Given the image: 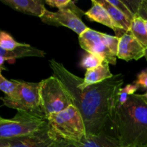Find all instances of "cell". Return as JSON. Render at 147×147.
I'll return each mask as SVG.
<instances>
[{"instance_id":"1","label":"cell","mask_w":147,"mask_h":147,"mask_svg":"<svg viewBox=\"0 0 147 147\" xmlns=\"http://www.w3.org/2000/svg\"><path fill=\"white\" fill-rule=\"evenodd\" d=\"M49 63L53 76L60 82L72 105L80 112L86 136L114 138L112 116L118 102V93L124 82L123 75H115L101 83L82 88L80 84L83 78L56 60H50Z\"/></svg>"},{"instance_id":"2","label":"cell","mask_w":147,"mask_h":147,"mask_svg":"<svg viewBox=\"0 0 147 147\" xmlns=\"http://www.w3.org/2000/svg\"><path fill=\"white\" fill-rule=\"evenodd\" d=\"M112 126L120 147H147L146 99L142 95L134 94L123 106L116 103Z\"/></svg>"},{"instance_id":"3","label":"cell","mask_w":147,"mask_h":147,"mask_svg":"<svg viewBox=\"0 0 147 147\" xmlns=\"http://www.w3.org/2000/svg\"><path fill=\"white\" fill-rule=\"evenodd\" d=\"M56 134L64 140L78 143L86 136V128L79 111L73 105L47 118Z\"/></svg>"},{"instance_id":"4","label":"cell","mask_w":147,"mask_h":147,"mask_svg":"<svg viewBox=\"0 0 147 147\" xmlns=\"http://www.w3.org/2000/svg\"><path fill=\"white\" fill-rule=\"evenodd\" d=\"M17 84V93L13 98H0L4 105L17 111H23L35 116L45 117L41 109L39 83H30L24 80H16Z\"/></svg>"},{"instance_id":"5","label":"cell","mask_w":147,"mask_h":147,"mask_svg":"<svg viewBox=\"0 0 147 147\" xmlns=\"http://www.w3.org/2000/svg\"><path fill=\"white\" fill-rule=\"evenodd\" d=\"M48 125L47 119L23 111H17L11 119L0 120V139L32 134Z\"/></svg>"},{"instance_id":"6","label":"cell","mask_w":147,"mask_h":147,"mask_svg":"<svg viewBox=\"0 0 147 147\" xmlns=\"http://www.w3.org/2000/svg\"><path fill=\"white\" fill-rule=\"evenodd\" d=\"M40 83V106L46 119L72 105L60 82L54 76L41 80Z\"/></svg>"},{"instance_id":"7","label":"cell","mask_w":147,"mask_h":147,"mask_svg":"<svg viewBox=\"0 0 147 147\" xmlns=\"http://www.w3.org/2000/svg\"><path fill=\"white\" fill-rule=\"evenodd\" d=\"M59 138L48 123L44 129L32 134L0 139V147H54Z\"/></svg>"},{"instance_id":"8","label":"cell","mask_w":147,"mask_h":147,"mask_svg":"<svg viewBox=\"0 0 147 147\" xmlns=\"http://www.w3.org/2000/svg\"><path fill=\"white\" fill-rule=\"evenodd\" d=\"M42 21L47 24L53 26H64L74 31L78 36L83 34L88 27L83 23L81 19L70 10H58L50 11L46 9L45 14L40 17Z\"/></svg>"},{"instance_id":"9","label":"cell","mask_w":147,"mask_h":147,"mask_svg":"<svg viewBox=\"0 0 147 147\" xmlns=\"http://www.w3.org/2000/svg\"><path fill=\"white\" fill-rule=\"evenodd\" d=\"M102 32L89 28L78 37L80 46L88 53L99 55L109 64L116 65L117 57L113 55L102 40Z\"/></svg>"},{"instance_id":"10","label":"cell","mask_w":147,"mask_h":147,"mask_svg":"<svg viewBox=\"0 0 147 147\" xmlns=\"http://www.w3.org/2000/svg\"><path fill=\"white\" fill-rule=\"evenodd\" d=\"M145 50L146 49L129 32L120 37L117 58L125 61L139 60L144 57Z\"/></svg>"},{"instance_id":"11","label":"cell","mask_w":147,"mask_h":147,"mask_svg":"<svg viewBox=\"0 0 147 147\" xmlns=\"http://www.w3.org/2000/svg\"><path fill=\"white\" fill-rule=\"evenodd\" d=\"M1 2L23 14L41 17L45 12V1L41 0H1Z\"/></svg>"},{"instance_id":"12","label":"cell","mask_w":147,"mask_h":147,"mask_svg":"<svg viewBox=\"0 0 147 147\" xmlns=\"http://www.w3.org/2000/svg\"><path fill=\"white\" fill-rule=\"evenodd\" d=\"M98 4L103 6L107 12L109 13L111 19L113 23V25L116 27V33L117 35L116 37H119V34H121V36L125 33L129 32L130 31L131 22L121 12L119 11L117 8L111 4L108 1V0H96Z\"/></svg>"},{"instance_id":"13","label":"cell","mask_w":147,"mask_h":147,"mask_svg":"<svg viewBox=\"0 0 147 147\" xmlns=\"http://www.w3.org/2000/svg\"><path fill=\"white\" fill-rule=\"evenodd\" d=\"M113 76V75L110 71L109 64L106 61L98 67L88 69L85 74L83 80L80 83V86L82 88H84L91 85L97 84L111 78Z\"/></svg>"},{"instance_id":"14","label":"cell","mask_w":147,"mask_h":147,"mask_svg":"<svg viewBox=\"0 0 147 147\" xmlns=\"http://www.w3.org/2000/svg\"><path fill=\"white\" fill-rule=\"evenodd\" d=\"M45 55L44 51L39 50L36 47H32L30 45L28 44L24 47H18L13 51H8L0 47V56H2L8 61L28 57H44Z\"/></svg>"},{"instance_id":"15","label":"cell","mask_w":147,"mask_h":147,"mask_svg":"<svg viewBox=\"0 0 147 147\" xmlns=\"http://www.w3.org/2000/svg\"><path fill=\"white\" fill-rule=\"evenodd\" d=\"M91 2L93 6L90 9L85 12V16H86L90 21L96 22L106 27H110L116 32V27L113 25V22L106 9L98 4L96 0H92Z\"/></svg>"},{"instance_id":"16","label":"cell","mask_w":147,"mask_h":147,"mask_svg":"<svg viewBox=\"0 0 147 147\" xmlns=\"http://www.w3.org/2000/svg\"><path fill=\"white\" fill-rule=\"evenodd\" d=\"M75 144L78 147H120L118 141L109 136H86L81 141Z\"/></svg>"},{"instance_id":"17","label":"cell","mask_w":147,"mask_h":147,"mask_svg":"<svg viewBox=\"0 0 147 147\" xmlns=\"http://www.w3.org/2000/svg\"><path fill=\"white\" fill-rule=\"evenodd\" d=\"M129 32L145 49H147V31L143 19L136 16L132 21Z\"/></svg>"},{"instance_id":"18","label":"cell","mask_w":147,"mask_h":147,"mask_svg":"<svg viewBox=\"0 0 147 147\" xmlns=\"http://www.w3.org/2000/svg\"><path fill=\"white\" fill-rule=\"evenodd\" d=\"M45 4L52 7H55L58 10H70L78 16L80 19L85 15L86 11L80 9L71 0H46Z\"/></svg>"},{"instance_id":"19","label":"cell","mask_w":147,"mask_h":147,"mask_svg":"<svg viewBox=\"0 0 147 147\" xmlns=\"http://www.w3.org/2000/svg\"><path fill=\"white\" fill-rule=\"evenodd\" d=\"M3 70H7L5 67H0V90L5 94L6 97L13 98L17 93V84L16 80H8L1 74Z\"/></svg>"},{"instance_id":"20","label":"cell","mask_w":147,"mask_h":147,"mask_svg":"<svg viewBox=\"0 0 147 147\" xmlns=\"http://www.w3.org/2000/svg\"><path fill=\"white\" fill-rule=\"evenodd\" d=\"M27 44L20 43L16 41L9 33L0 31V47L8 51H13L18 47H24Z\"/></svg>"},{"instance_id":"21","label":"cell","mask_w":147,"mask_h":147,"mask_svg":"<svg viewBox=\"0 0 147 147\" xmlns=\"http://www.w3.org/2000/svg\"><path fill=\"white\" fill-rule=\"evenodd\" d=\"M106 62L105 59L99 55L88 53L85 55L80 62V65L83 68L91 69L97 67Z\"/></svg>"},{"instance_id":"22","label":"cell","mask_w":147,"mask_h":147,"mask_svg":"<svg viewBox=\"0 0 147 147\" xmlns=\"http://www.w3.org/2000/svg\"><path fill=\"white\" fill-rule=\"evenodd\" d=\"M139 86L136 84H128L124 88H121L118 93V103L119 106H123L128 100L129 97L131 95L135 94V92L137 91Z\"/></svg>"},{"instance_id":"23","label":"cell","mask_w":147,"mask_h":147,"mask_svg":"<svg viewBox=\"0 0 147 147\" xmlns=\"http://www.w3.org/2000/svg\"><path fill=\"white\" fill-rule=\"evenodd\" d=\"M102 40L105 45L109 49L111 52L113 53V55L117 57L118 49H119V44L120 37H118L116 36H111L109 34L102 33Z\"/></svg>"},{"instance_id":"24","label":"cell","mask_w":147,"mask_h":147,"mask_svg":"<svg viewBox=\"0 0 147 147\" xmlns=\"http://www.w3.org/2000/svg\"><path fill=\"white\" fill-rule=\"evenodd\" d=\"M108 1H109L111 4L114 6L116 8H117L119 11H121V12L132 22V21H133L134 19L135 18L136 16L130 11V9L128 8L127 6L124 4L123 0H108Z\"/></svg>"},{"instance_id":"25","label":"cell","mask_w":147,"mask_h":147,"mask_svg":"<svg viewBox=\"0 0 147 147\" xmlns=\"http://www.w3.org/2000/svg\"><path fill=\"white\" fill-rule=\"evenodd\" d=\"M134 84L137 85L139 88L147 89V68L137 75V78L134 81Z\"/></svg>"},{"instance_id":"26","label":"cell","mask_w":147,"mask_h":147,"mask_svg":"<svg viewBox=\"0 0 147 147\" xmlns=\"http://www.w3.org/2000/svg\"><path fill=\"white\" fill-rule=\"evenodd\" d=\"M136 16L147 21V0H141Z\"/></svg>"},{"instance_id":"27","label":"cell","mask_w":147,"mask_h":147,"mask_svg":"<svg viewBox=\"0 0 147 147\" xmlns=\"http://www.w3.org/2000/svg\"><path fill=\"white\" fill-rule=\"evenodd\" d=\"M54 147H78V146L75 143L64 140L60 137L55 144Z\"/></svg>"},{"instance_id":"28","label":"cell","mask_w":147,"mask_h":147,"mask_svg":"<svg viewBox=\"0 0 147 147\" xmlns=\"http://www.w3.org/2000/svg\"><path fill=\"white\" fill-rule=\"evenodd\" d=\"M6 58L3 57L2 56H0V67H2V65H4V62L6 61Z\"/></svg>"},{"instance_id":"29","label":"cell","mask_w":147,"mask_h":147,"mask_svg":"<svg viewBox=\"0 0 147 147\" xmlns=\"http://www.w3.org/2000/svg\"><path fill=\"white\" fill-rule=\"evenodd\" d=\"M144 57L146 58V60H147V49H146L145 50V55H144Z\"/></svg>"},{"instance_id":"30","label":"cell","mask_w":147,"mask_h":147,"mask_svg":"<svg viewBox=\"0 0 147 147\" xmlns=\"http://www.w3.org/2000/svg\"><path fill=\"white\" fill-rule=\"evenodd\" d=\"M142 96H144V98H146V100H147V92H146V93H145V94L142 95Z\"/></svg>"},{"instance_id":"31","label":"cell","mask_w":147,"mask_h":147,"mask_svg":"<svg viewBox=\"0 0 147 147\" xmlns=\"http://www.w3.org/2000/svg\"><path fill=\"white\" fill-rule=\"evenodd\" d=\"M144 24H145V27H146V30L147 31V21H145L144 20Z\"/></svg>"},{"instance_id":"32","label":"cell","mask_w":147,"mask_h":147,"mask_svg":"<svg viewBox=\"0 0 147 147\" xmlns=\"http://www.w3.org/2000/svg\"><path fill=\"white\" fill-rule=\"evenodd\" d=\"M1 119H2V118H1V116H0V120H1Z\"/></svg>"}]
</instances>
